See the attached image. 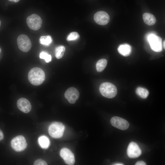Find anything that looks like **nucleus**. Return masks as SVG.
<instances>
[{
    "label": "nucleus",
    "instance_id": "21",
    "mask_svg": "<svg viewBox=\"0 0 165 165\" xmlns=\"http://www.w3.org/2000/svg\"><path fill=\"white\" fill-rule=\"evenodd\" d=\"M39 57L41 59H44L47 63H49L51 61L52 57L51 55L45 51H42L40 53Z\"/></svg>",
    "mask_w": 165,
    "mask_h": 165
},
{
    "label": "nucleus",
    "instance_id": "3",
    "mask_svg": "<svg viewBox=\"0 0 165 165\" xmlns=\"http://www.w3.org/2000/svg\"><path fill=\"white\" fill-rule=\"evenodd\" d=\"M65 127L62 123L55 122L52 123L48 128L50 135L53 138H57L61 137L63 135Z\"/></svg>",
    "mask_w": 165,
    "mask_h": 165
},
{
    "label": "nucleus",
    "instance_id": "20",
    "mask_svg": "<svg viewBox=\"0 0 165 165\" xmlns=\"http://www.w3.org/2000/svg\"><path fill=\"white\" fill-rule=\"evenodd\" d=\"M40 43L42 45L48 46L52 42L51 37L49 35L41 36L39 39Z\"/></svg>",
    "mask_w": 165,
    "mask_h": 165
},
{
    "label": "nucleus",
    "instance_id": "25",
    "mask_svg": "<svg viewBox=\"0 0 165 165\" xmlns=\"http://www.w3.org/2000/svg\"><path fill=\"white\" fill-rule=\"evenodd\" d=\"M4 138L3 133L1 130L0 129V141L2 140Z\"/></svg>",
    "mask_w": 165,
    "mask_h": 165
},
{
    "label": "nucleus",
    "instance_id": "18",
    "mask_svg": "<svg viewBox=\"0 0 165 165\" xmlns=\"http://www.w3.org/2000/svg\"><path fill=\"white\" fill-rule=\"evenodd\" d=\"M136 92L137 94L142 98H146L149 94V91L147 89L141 87H138Z\"/></svg>",
    "mask_w": 165,
    "mask_h": 165
},
{
    "label": "nucleus",
    "instance_id": "7",
    "mask_svg": "<svg viewBox=\"0 0 165 165\" xmlns=\"http://www.w3.org/2000/svg\"><path fill=\"white\" fill-rule=\"evenodd\" d=\"M147 39L152 50L156 52L162 51V39L160 37L152 34L148 35Z\"/></svg>",
    "mask_w": 165,
    "mask_h": 165
},
{
    "label": "nucleus",
    "instance_id": "13",
    "mask_svg": "<svg viewBox=\"0 0 165 165\" xmlns=\"http://www.w3.org/2000/svg\"><path fill=\"white\" fill-rule=\"evenodd\" d=\"M17 105L20 110L25 113L29 112L31 108V105L29 101L24 98H21L18 100Z\"/></svg>",
    "mask_w": 165,
    "mask_h": 165
},
{
    "label": "nucleus",
    "instance_id": "15",
    "mask_svg": "<svg viewBox=\"0 0 165 165\" xmlns=\"http://www.w3.org/2000/svg\"><path fill=\"white\" fill-rule=\"evenodd\" d=\"M143 17L145 23L148 25H152L154 24L156 21L155 16L150 13H144L143 15Z\"/></svg>",
    "mask_w": 165,
    "mask_h": 165
},
{
    "label": "nucleus",
    "instance_id": "28",
    "mask_svg": "<svg viewBox=\"0 0 165 165\" xmlns=\"http://www.w3.org/2000/svg\"><path fill=\"white\" fill-rule=\"evenodd\" d=\"M165 41H164L163 42V46L164 47V49H165Z\"/></svg>",
    "mask_w": 165,
    "mask_h": 165
},
{
    "label": "nucleus",
    "instance_id": "19",
    "mask_svg": "<svg viewBox=\"0 0 165 165\" xmlns=\"http://www.w3.org/2000/svg\"><path fill=\"white\" fill-rule=\"evenodd\" d=\"M65 47L63 46L57 47L55 50V56L57 59L61 58L64 56L65 51Z\"/></svg>",
    "mask_w": 165,
    "mask_h": 165
},
{
    "label": "nucleus",
    "instance_id": "14",
    "mask_svg": "<svg viewBox=\"0 0 165 165\" xmlns=\"http://www.w3.org/2000/svg\"><path fill=\"white\" fill-rule=\"evenodd\" d=\"M119 53L124 56H128L130 55L132 51L131 46L127 44L120 45L118 48Z\"/></svg>",
    "mask_w": 165,
    "mask_h": 165
},
{
    "label": "nucleus",
    "instance_id": "24",
    "mask_svg": "<svg viewBox=\"0 0 165 165\" xmlns=\"http://www.w3.org/2000/svg\"><path fill=\"white\" fill-rule=\"evenodd\" d=\"M146 164L145 162L142 161H138L135 164V165H145Z\"/></svg>",
    "mask_w": 165,
    "mask_h": 165
},
{
    "label": "nucleus",
    "instance_id": "16",
    "mask_svg": "<svg viewBox=\"0 0 165 165\" xmlns=\"http://www.w3.org/2000/svg\"><path fill=\"white\" fill-rule=\"evenodd\" d=\"M38 142L41 147L44 149L47 148L50 144L48 138L44 135L41 136L38 138Z\"/></svg>",
    "mask_w": 165,
    "mask_h": 165
},
{
    "label": "nucleus",
    "instance_id": "17",
    "mask_svg": "<svg viewBox=\"0 0 165 165\" xmlns=\"http://www.w3.org/2000/svg\"><path fill=\"white\" fill-rule=\"evenodd\" d=\"M107 64V60L105 59H102L99 60L96 64V68L98 72L103 71L106 67Z\"/></svg>",
    "mask_w": 165,
    "mask_h": 165
},
{
    "label": "nucleus",
    "instance_id": "26",
    "mask_svg": "<svg viewBox=\"0 0 165 165\" xmlns=\"http://www.w3.org/2000/svg\"><path fill=\"white\" fill-rule=\"evenodd\" d=\"M113 165H123V164L122 163H114L113 164Z\"/></svg>",
    "mask_w": 165,
    "mask_h": 165
},
{
    "label": "nucleus",
    "instance_id": "23",
    "mask_svg": "<svg viewBox=\"0 0 165 165\" xmlns=\"http://www.w3.org/2000/svg\"><path fill=\"white\" fill-rule=\"evenodd\" d=\"M34 165H47L46 162L42 159H38L35 160L34 163Z\"/></svg>",
    "mask_w": 165,
    "mask_h": 165
},
{
    "label": "nucleus",
    "instance_id": "12",
    "mask_svg": "<svg viewBox=\"0 0 165 165\" xmlns=\"http://www.w3.org/2000/svg\"><path fill=\"white\" fill-rule=\"evenodd\" d=\"M79 94L78 90L75 88L71 87L68 89L64 94L65 98L71 104L75 103L78 99Z\"/></svg>",
    "mask_w": 165,
    "mask_h": 165
},
{
    "label": "nucleus",
    "instance_id": "27",
    "mask_svg": "<svg viewBox=\"0 0 165 165\" xmlns=\"http://www.w3.org/2000/svg\"><path fill=\"white\" fill-rule=\"evenodd\" d=\"M9 0L10 1L14 2H17L20 1V0Z\"/></svg>",
    "mask_w": 165,
    "mask_h": 165
},
{
    "label": "nucleus",
    "instance_id": "6",
    "mask_svg": "<svg viewBox=\"0 0 165 165\" xmlns=\"http://www.w3.org/2000/svg\"><path fill=\"white\" fill-rule=\"evenodd\" d=\"M17 41L18 48L22 51L27 52L31 49V42L27 35L24 34L20 35L17 38Z\"/></svg>",
    "mask_w": 165,
    "mask_h": 165
},
{
    "label": "nucleus",
    "instance_id": "5",
    "mask_svg": "<svg viewBox=\"0 0 165 165\" xmlns=\"http://www.w3.org/2000/svg\"><path fill=\"white\" fill-rule=\"evenodd\" d=\"M26 23L31 29L37 30L41 28L42 20L39 15L36 14H33L27 18Z\"/></svg>",
    "mask_w": 165,
    "mask_h": 165
},
{
    "label": "nucleus",
    "instance_id": "2",
    "mask_svg": "<svg viewBox=\"0 0 165 165\" xmlns=\"http://www.w3.org/2000/svg\"><path fill=\"white\" fill-rule=\"evenodd\" d=\"M99 91L102 96L109 98H113L117 94L116 87L109 82L102 83L100 86Z\"/></svg>",
    "mask_w": 165,
    "mask_h": 165
},
{
    "label": "nucleus",
    "instance_id": "29",
    "mask_svg": "<svg viewBox=\"0 0 165 165\" xmlns=\"http://www.w3.org/2000/svg\"><path fill=\"white\" fill-rule=\"evenodd\" d=\"M1 21L0 20V26H1Z\"/></svg>",
    "mask_w": 165,
    "mask_h": 165
},
{
    "label": "nucleus",
    "instance_id": "9",
    "mask_svg": "<svg viewBox=\"0 0 165 165\" xmlns=\"http://www.w3.org/2000/svg\"><path fill=\"white\" fill-rule=\"evenodd\" d=\"M60 155L67 164L72 165L74 164V155L69 149L66 148H62L60 151Z\"/></svg>",
    "mask_w": 165,
    "mask_h": 165
},
{
    "label": "nucleus",
    "instance_id": "10",
    "mask_svg": "<svg viewBox=\"0 0 165 165\" xmlns=\"http://www.w3.org/2000/svg\"><path fill=\"white\" fill-rule=\"evenodd\" d=\"M110 122L112 126L120 130H124L129 127V124L126 120L118 116L112 117Z\"/></svg>",
    "mask_w": 165,
    "mask_h": 165
},
{
    "label": "nucleus",
    "instance_id": "11",
    "mask_svg": "<svg viewBox=\"0 0 165 165\" xmlns=\"http://www.w3.org/2000/svg\"><path fill=\"white\" fill-rule=\"evenodd\" d=\"M95 21L98 24L104 25L107 24L110 20L109 15L104 11H99L96 13L94 16Z\"/></svg>",
    "mask_w": 165,
    "mask_h": 165
},
{
    "label": "nucleus",
    "instance_id": "4",
    "mask_svg": "<svg viewBox=\"0 0 165 165\" xmlns=\"http://www.w3.org/2000/svg\"><path fill=\"white\" fill-rule=\"evenodd\" d=\"M11 143L12 148L17 152L24 150L27 145L26 139L22 135H18L13 138L12 140Z\"/></svg>",
    "mask_w": 165,
    "mask_h": 165
},
{
    "label": "nucleus",
    "instance_id": "22",
    "mask_svg": "<svg viewBox=\"0 0 165 165\" xmlns=\"http://www.w3.org/2000/svg\"><path fill=\"white\" fill-rule=\"evenodd\" d=\"M79 37L78 33L73 32L70 33L68 36L67 39L68 41H73L77 39Z\"/></svg>",
    "mask_w": 165,
    "mask_h": 165
},
{
    "label": "nucleus",
    "instance_id": "1",
    "mask_svg": "<svg viewBox=\"0 0 165 165\" xmlns=\"http://www.w3.org/2000/svg\"><path fill=\"white\" fill-rule=\"evenodd\" d=\"M45 78L43 71L41 68L35 67L29 71L28 78L29 82L33 85L39 86L44 81Z\"/></svg>",
    "mask_w": 165,
    "mask_h": 165
},
{
    "label": "nucleus",
    "instance_id": "8",
    "mask_svg": "<svg viewBox=\"0 0 165 165\" xmlns=\"http://www.w3.org/2000/svg\"><path fill=\"white\" fill-rule=\"evenodd\" d=\"M127 154L129 157L135 158L141 155V151L137 143L132 142L129 143L128 146Z\"/></svg>",
    "mask_w": 165,
    "mask_h": 165
}]
</instances>
